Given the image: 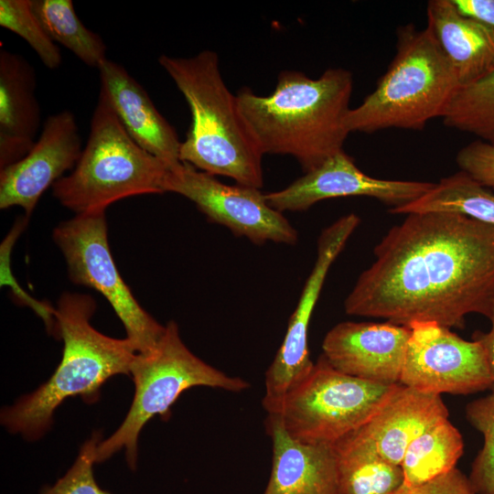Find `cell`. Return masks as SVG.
Masks as SVG:
<instances>
[{
    "label": "cell",
    "mask_w": 494,
    "mask_h": 494,
    "mask_svg": "<svg viewBox=\"0 0 494 494\" xmlns=\"http://www.w3.org/2000/svg\"><path fill=\"white\" fill-rule=\"evenodd\" d=\"M389 211L405 215L455 212L494 226V192L459 170L434 183L419 199Z\"/></svg>",
    "instance_id": "obj_22"
},
{
    "label": "cell",
    "mask_w": 494,
    "mask_h": 494,
    "mask_svg": "<svg viewBox=\"0 0 494 494\" xmlns=\"http://www.w3.org/2000/svg\"><path fill=\"white\" fill-rule=\"evenodd\" d=\"M98 70L100 91L107 98L129 136L168 168L178 165L181 142L146 91L115 61L107 59Z\"/></svg>",
    "instance_id": "obj_16"
},
{
    "label": "cell",
    "mask_w": 494,
    "mask_h": 494,
    "mask_svg": "<svg viewBox=\"0 0 494 494\" xmlns=\"http://www.w3.org/2000/svg\"><path fill=\"white\" fill-rule=\"evenodd\" d=\"M396 494H476L468 477L456 467L423 484L401 488Z\"/></svg>",
    "instance_id": "obj_30"
},
{
    "label": "cell",
    "mask_w": 494,
    "mask_h": 494,
    "mask_svg": "<svg viewBox=\"0 0 494 494\" xmlns=\"http://www.w3.org/2000/svg\"><path fill=\"white\" fill-rule=\"evenodd\" d=\"M163 188L191 200L210 221L252 242L295 244L298 240L296 230L260 188L224 184L183 162L168 168Z\"/></svg>",
    "instance_id": "obj_10"
},
{
    "label": "cell",
    "mask_w": 494,
    "mask_h": 494,
    "mask_svg": "<svg viewBox=\"0 0 494 494\" xmlns=\"http://www.w3.org/2000/svg\"><path fill=\"white\" fill-rule=\"evenodd\" d=\"M398 384L345 374L321 354L306 379L285 395L277 414L293 438L334 445L367 423Z\"/></svg>",
    "instance_id": "obj_8"
},
{
    "label": "cell",
    "mask_w": 494,
    "mask_h": 494,
    "mask_svg": "<svg viewBox=\"0 0 494 494\" xmlns=\"http://www.w3.org/2000/svg\"><path fill=\"white\" fill-rule=\"evenodd\" d=\"M53 239L65 257L70 281L108 300L137 353L155 349L166 326L140 306L122 278L108 243L105 210L76 214L55 228Z\"/></svg>",
    "instance_id": "obj_9"
},
{
    "label": "cell",
    "mask_w": 494,
    "mask_h": 494,
    "mask_svg": "<svg viewBox=\"0 0 494 494\" xmlns=\"http://www.w3.org/2000/svg\"><path fill=\"white\" fill-rule=\"evenodd\" d=\"M456 161L461 171L494 191V145L473 141L457 152Z\"/></svg>",
    "instance_id": "obj_29"
},
{
    "label": "cell",
    "mask_w": 494,
    "mask_h": 494,
    "mask_svg": "<svg viewBox=\"0 0 494 494\" xmlns=\"http://www.w3.org/2000/svg\"><path fill=\"white\" fill-rule=\"evenodd\" d=\"M352 88L346 69H328L317 79L287 70L280 72L270 95L243 87L236 98L263 156H291L306 173L343 151Z\"/></svg>",
    "instance_id": "obj_2"
},
{
    "label": "cell",
    "mask_w": 494,
    "mask_h": 494,
    "mask_svg": "<svg viewBox=\"0 0 494 494\" xmlns=\"http://www.w3.org/2000/svg\"><path fill=\"white\" fill-rule=\"evenodd\" d=\"M400 383L421 392L467 395L491 389L484 349L435 322L409 326Z\"/></svg>",
    "instance_id": "obj_11"
},
{
    "label": "cell",
    "mask_w": 494,
    "mask_h": 494,
    "mask_svg": "<svg viewBox=\"0 0 494 494\" xmlns=\"http://www.w3.org/2000/svg\"><path fill=\"white\" fill-rule=\"evenodd\" d=\"M95 308L89 295L60 296L54 316L64 344L62 359L45 383L2 410L1 424L10 433L37 440L49 429L53 413L64 400L80 395L93 402L109 378L130 375L136 349L127 338H113L97 331L90 323Z\"/></svg>",
    "instance_id": "obj_3"
},
{
    "label": "cell",
    "mask_w": 494,
    "mask_h": 494,
    "mask_svg": "<svg viewBox=\"0 0 494 494\" xmlns=\"http://www.w3.org/2000/svg\"><path fill=\"white\" fill-rule=\"evenodd\" d=\"M0 26L27 41L47 68L60 66V50L35 15L31 0H1Z\"/></svg>",
    "instance_id": "obj_26"
},
{
    "label": "cell",
    "mask_w": 494,
    "mask_h": 494,
    "mask_svg": "<svg viewBox=\"0 0 494 494\" xmlns=\"http://www.w3.org/2000/svg\"><path fill=\"white\" fill-rule=\"evenodd\" d=\"M102 440V433L94 432L81 446L75 462L66 474L40 494H111L99 487L93 475L96 449Z\"/></svg>",
    "instance_id": "obj_28"
},
{
    "label": "cell",
    "mask_w": 494,
    "mask_h": 494,
    "mask_svg": "<svg viewBox=\"0 0 494 494\" xmlns=\"http://www.w3.org/2000/svg\"><path fill=\"white\" fill-rule=\"evenodd\" d=\"M130 375L134 383L130 410L117 430L99 443L96 463L107 460L124 448L129 467L135 469L141 430L154 416L166 417L171 405L188 389L205 386L240 392L250 387L247 381L230 376L192 353L173 320L166 325L155 349L146 354L137 353Z\"/></svg>",
    "instance_id": "obj_7"
},
{
    "label": "cell",
    "mask_w": 494,
    "mask_h": 494,
    "mask_svg": "<svg viewBox=\"0 0 494 494\" xmlns=\"http://www.w3.org/2000/svg\"><path fill=\"white\" fill-rule=\"evenodd\" d=\"M34 68L21 55L0 49V166L23 158L33 147L41 113Z\"/></svg>",
    "instance_id": "obj_19"
},
{
    "label": "cell",
    "mask_w": 494,
    "mask_h": 494,
    "mask_svg": "<svg viewBox=\"0 0 494 494\" xmlns=\"http://www.w3.org/2000/svg\"><path fill=\"white\" fill-rule=\"evenodd\" d=\"M489 320L491 322L490 330L487 333L476 331L472 336V339L478 341L484 349L489 371L492 380L491 390L492 393H494V314Z\"/></svg>",
    "instance_id": "obj_32"
},
{
    "label": "cell",
    "mask_w": 494,
    "mask_h": 494,
    "mask_svg": "<svg viewBox=\"0 0 494 494\" xmlns=\"http://www.w3.org/2000/svg\"><path fill=\"white\" fill-rule=\"evenodd\" d=\"M460 88L456 72L426 26L397 29L396 53L374 91L346 116L349 133L422 130L441 117Z\"/></svg>",
    "instance_id": "obj_5"
},
{
    "label": "cell",
    "mask_w": 494,
    "mask_h": 494,
    "mask_svg": "<svg viewBox=\"0 0 494 494\" xmlns=\"http://www.w3.org/2000/svg\"><path fill=\"white\" fill-rule=\"evenodd\" d=\"M81 139L73 113L61 111L44 123L31 150L0 171V209L19 206L29 218L43 193L75 167Z\"/></svg>",
    "instance_id": "obj_14"
},
{
    "label": "cell",
    "mask_w": 494,
    "mask_h": 494,
    "mask_svg": "<svg viewBox=\"0 0 494 494\" xmlns=\"http://www.w3.org/2000/svg\"><path fill=\"white\" fill-rule=\"evenodd\" d=\"M354 213L342 216L322 231L317 254L302 290L297 306L289 318L284 340L265 372L263 400L278 404L310 373L314 362L308 349V328L330 266L360 224Z\"/></svg>",
    "instance_id": "obj_12"
},
{
    "label": "cell",
    "mask_w": 494,
    "mask_h": 494,
    "mask_svg": "<svg viewBox=\"0 0 494 494\" xmlns=\"http://www.w3.org/2000/svg\"><path fill=\"white\" fill-rule=\"evenodd\" d=\"M434 183L416 180L381 179L361 171L345 151L328 158L286 188L265 194L274 209L304 211L324 199L370 197L395 209L424 195Z\"/></svg>",
    "instance_id": "obj_13"
},
{
    "label": "cell",
    "mask_w": 494,
    "mask_h": 494,
    "mask_svg": "<svg viewBox=\"0 0 494 494\" xmlns=\"http://www.w3.org/2000/svg\"><path fill=\"white\" fill-rule=\"evenodd\" d=\"M158 63L191 113V124L180 145V162L214 177H231L239 185L261 188L263 156L243 121L236 94L222 79L218 54L208 49L188 58L164 54Z\"/></svg>",
    "instance_id": "obj_4"
},
{
    "label": "cell",
    "mask_w": 494,
    "mask_h": 494,
    "mask_svg": "<svg viewBox=\"0 0 494 494\" xmlns=\"http://www.w3.org/2000/svg\"><path fill=\"white\" fill-rule=\"evenodd\" d=\"M167 170L129 136L100 91L85 147L72 172L52 186V194L76 214L105 210L124 198L165 193Z\"/></svg>",
    "instance_id": "obj_6"
},
{
    "label": "cell",
    "mask_w": 494,
    "mask_h": 494,
    "mask_svg": "<svg viewBox=\"0 0 494 494\" xmlns=\"http://www.w3.org/2000/svg\"><path fill=\"white\" fill-rule=\"evenodd\" d=\"M273 445L272 469L263 494H337L338 454L334 445L293 438L277 413H267Z\"/></svg>",
    "instance_id": "obj_18"
},
{
    "label": "cell",
    "mask_w": 494,
    "mask_h": 494,
    "mask_svg": "<svg viewBox=\"0 0 494 494\" xmlns=\"http://www.w3.org/2000/svg\"><path fill=\"white\" fill-rule=\"evenodd\" d=\"M463 451L458 429L448 419L435 424L408 446L401 463L404 476L402 488L423 484L452 470Z\"/></svg>",
    "instance_id": "obj_23"
},
{
    "label": "cell",
    "mask_w": 494,
    "mask_h": 494,
    "mask_svg": "<svg viewBox=\"0 0 494 494\" xmlns=\"http://www.w3.org/2000/svg\"><path fill=\"white\" fill-rule=\"evenodd\" d=\"M466 418L484 438L468 479L476 494H494V393L467 403Z\"/></svg>",
    "instance_id": "obj_27"
},
{
    "label": "cell",
    "mask_w": 494,
    "mask_h": 494,
    "mask_svg": "<svg viewBox=\"0 0 494 494\" xmlns=\"http://www.w3.org/2000/svg\"><path fill=\"white\" fill-rule=\"evenodd\" d=\"M448 415L440 394L399 383L369 421L349 435L384 460L401 466L411 442L431 426L448 419Z\"/></svg>",
    "instance_id": "obj_17"
},
{
    "label": "cell",
    "mask_w": 494,
    "mask_h": 494,
    "mask_svg": "<svg viewBox=\"0 0 494 494\" xmlns=\"http://www.w3.org/2000/svg\"><path fill=\"white\" fill-rule=\"evenodd\" d=\"M408 327L390 322H340L325 336L322 355L337 370L381 384L400 383Z\"/></svg>",
    "instance_id": "obj_15"
},
{
    "label": "cell",
    "mask_w": 494,
    "mask_h": 494,
    "mask_svg": "<svg viewBox=\"0 0 494 494\" xmlns=\"http://www.w3.org/2000/svg\"><path fill=\"white\" fill-rule=\"evenodd\" d=\"M344 301L349 316L464 328L494 314V226L455 212L407 214L374 248Z\"/></svg>",
    "instance_id": "obj_1"
},
{
    "label": "cell",
    "mask_w": 494,
    "mask_h": 494,
    "mask_svg": "<svg viewBox=\"0 0 494 494\" xmlns=\"http://www.w3.org/2000/svg\"><path fill=\"white\" fill-rule=\"evenodd\" d=\"M441 118L445 125L494 145V71L459 88Z\"/></svg>",
    "instance_id": "obj_25"
},
{
    "label": "cell",
    "mask_w": 494,
    "mask_h": 494,
    "mask_svg": "<svg viewBox=\"0 0 494 494\" xmlns=\"http://www.w3.org/2000/svg\"><path fill=\"white\" fill-rule=\"evenodd\" d=\"M426 16L460 88L494 71V29L462 15L452 0L428 1Z\"/></svg>",
    "instance_id": "obj_20"
},
{
    "label": "cell",
    "mask_w": 494,
    "mask_h": 494,
    "mask_svg": "<svg viewBox=\"0 0 494 494\" xmlns=\"http://www.w3.org/2000/svg\"><path fill=\"white\" fill-rule=\"evenodd\" d=\"M31 5L50 38L84 64L98 69L107 59L104 41L82 24L71 0H31Z\"/></svg>",
    "instance_id": "obj_24"
},
{
    "label": "cell",
    "mask_w": 494,
    "mask_h": 494,
    "mask_svg": "<svg viewBox=\"0 0 494 494\" xmlns=\"http://www.w3.org/2000/svg\"><path fill=\"white\" fill-rule=\"evenodd\" d=\"M452 3L462 15L494 29V0H452Z\"/></svg>",
    "instance_id": "obj_31"
},
{
    "label": "cell",
    "mask_w": 494,
    "mask_h": 494,
    "mask_svg": "<svg viewBox=\"0 0 494 494\" xmlns=\"http://www.w3.org/2000/svg\"><path fill=\"white\" fill-rule=\"evenodd\" d=\"M338 454L337 494H396L403 484L400 465L348 435L334 444Z\"/></svg>",
    "instance_id": "obj_21"
}]
</instances>
